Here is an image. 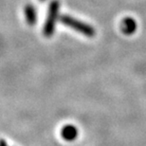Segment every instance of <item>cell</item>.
I'll return each instance as SVG.
<instances>
[{"mask_svg":"<svg viewBox=\"0 0 146 146\" xmlns=\"http://www.w3.org/2000/svg\"><path fill=\"white\" fill-rule=\"evenodd\" d=\"M61 22L64 25H66V27L71 28L72 30L78 31V33H82L86 37H94L96 34L95 29L92 26L86 24L84 22H82L78 19L73 18L70 15H66V14L62 15L61 16Z\"/></svg>","mask_w":146,"mask_h":146,"instance_id":"obj_1","label":"cell"},{"mask_svg":"<svg viewBox=\"0 0 146 146\" xmlns=\"http://www.w3.org/2000/svg\"><path fill=\"white\" fill-rule=\"evenodd\" d=\"M59 7L60 4L58 0H52L49 3L48 15H46V19L43 29V33L46 37H50L53 35L55 31V25H56V21L58 19Z\"/></svg>","mask_w":146,"mask_h":146,"instance_id":"obj_2","label":"cell"},{"mask_svg":"<svg viewBox=\"0 0 146 146\" xmlns=\"http://www.w3.org/2000/svg\"><path fill=\"white\" fill-rule=\"evenodd\" d=\"M137 22L132 17H124L121 22V30L125 35H132L137 31Z\"/></svg>","mask_w":146,"mask_h":146,"instance_id":"obj_3","label":"cell"},{"mask_svg":"<svg viewBox=\"0 0 146 146\" xmlns=\"http://www.w3.org/2000/svg\"><path fill=\"white\" fill-rule=\"evenodd\" d=\"M61 136L66 141H73L78 137V129L74 125H65L61 130Z\"/></svg>","mask_w":146,"mask_h":146,"instance_id":"obj_4","label":"cell"},{"mask_svg":"<svg viewBox=\"0 0 146 146\" xmlns=\"http://www.w3.org/2000/svg\"><path fill=\"white\" fill-rule=\"evenodd\" d=\"M25 16L27 23L29 25L33 26L36 22V11L35 8L31 4H28L25 7Z\"/></svg>","mask_w":146,"mask_h":146,"instance_id":"obj_5","label":"cell"},{"mask_svg":"<svg viewBox=\"0 0 146 146\" xmlns=\"http://www.w3.org/2000/svg\"><path fill=\"white\" fill-rule=\"evenodd\" d=\"M0 146H7V143H6L5 141L1 139V141H0Z\"/></svg>","mask_w":146,"mask_h":146,"instance_id":"obj_6","label":"cell"},{"mask_svg":"<svg viewBox=\"0 0 146 146\" xmlns=\"http://www.w3.org/2000/svg\"><path fill=\"white\" fill-rule=\"evenodd\" d=\"M41 1H45V0H41Z\"/></svg>","mask_w":146,"mask_h":146,"instance_id":"obj_7","label":"cell"}]
</instances>
